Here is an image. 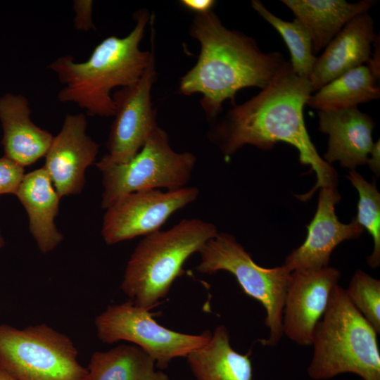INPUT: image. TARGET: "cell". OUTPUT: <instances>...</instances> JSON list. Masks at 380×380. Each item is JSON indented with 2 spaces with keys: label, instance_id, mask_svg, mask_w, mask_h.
I'll return each instance as SVG.
<instances>
[{
  "label": "cell",
  "instance_id": "cell-7",
  "mask_svg": "<svg viewBox=\"0 0 380 380\" xmlns=\"http://www.w3.org/2000/svg\"><path fill=\"white\" fill-rule=\"evenodd\" d=\"M0 366L17 380H85L71 339L45 324H0Z\"/></svg>",
  "mask_w": 380,
  "mask_h": 380
},
{
  "label": "cell",
  "instance_id": "cell-16",
  "mask_svg": "<svg viewBox=\"0 0 380 380\" xmlns=\"http://www.w3.org/2000/svg\"><path fill=\"white\" fill-rule=\"evenodd\" d=\"M318 118L319 131L329 135L323 156L327 163L338 161L350 170L367 163L374 145L372 131L375 126L369 115L354 107L318 111Z\"/></svg>",
  "mask_w": 380,
  "mask_h": 380
},
{
  "label": "cell",
  "instance_id": "cell-3",
  "mask_svg": "<svg viewBox=\"0 0 380 380\" xmlns=\"http://www.w3.org/2000/svg\"><path fill=\"white\" fill-rule=\"evenodd\" d=\"M150 19L146 9L138 11L135 26L127 36L105 38L84 62H75L66 55L51 63L49 68L63 85L58 93V101L76 103L90 116H113L111 91L137 83L154 53L153 37L151 51L139 48Z\"/></svg>",
  "mask_w": 380,
  "mask_h": 380
},
{
  "label": "cell",
  "instance_id": "cell-1",
  "mask_svg": "<svg viewBox=\"0 0 380 380\" xmlns=\"http://www.w3.org/2000/svg\"><path fill=\"white\" fill-rule=\"evenodd\" d=\"M307 78L295 74L289 61L256 96L234 105L211 132V138L225 158L245 145L272 149L281 141L294 146L299 160L317 177L315 186L298 196L309 199L317 189L337 187L338 175L318 153L307 131L303 110L312 94Z\"/></svg>",
  "mask_w": 380,
  "mask_h": 380
},
{
  "label": "cell",
  "instance_id": "cell-28",
  "mask_svg": "<svg viewBox=\"0 0 380 380\" xmlns=\"http://www.w3.org/2000/svg\"><path fill=\"white\" fill-rule=\"evenodd\" d=\"M179 4L186 9L195 12L196 14H203L212 11L216 1L213 0H182Z\"/></svg>",
  "mask_w": 380,
  "mask_h": 380
},
{
  "label": "cell",
  "instance_id": "cell-21",
  "mask_svg": "<svg viewBox=\"0 0 380 380\" xmlns=\"http://www.w3.org/2000/svg\"><path fill=\"white\" fill-rule=\"evenodd\" d=\"M156 367L154 360L141 348L122 343L107 351L94 352L85 380H170Z\"/></svg>",
  "mask_w": 380,
  "mask_h": 380
},
{
  "label": "cell",
  "instance_id": "cell-13",
  "mask_svg": "<svg viewBox=\"0 0 380 380\" xmlns=\"http://www.w3.org/2000/svg\"><path fill=\"white\" fill-rule=\"evenodd\" d=\"M87 127L84 114L66 115L45 155L43 167L61 198L81 194L85 171L96 160L99 145L86 133Z\"/></svg>",
  "mask_w": 380,
  "mask_h": 380
},
{
  "label": "cell",
  "instance_id": "cell-26",
  "mask_svg": "<svg viewBox=\"0 0 380 380\" xmlns=\"http://www.w3.org/2000/svg\"><path fill=\"white\" fill-rule=\"evenodd\" d=\"M24 175L23 166L5 156L0 158V195H15Z\"/></svg>",
  "mask_w": 380,
  "mask_h": 380
},
{
  "label": "cell",
  "instance_id": "cell-30",
  "mask_svg": "<svg viewBox=\"0 0 380 380\" xmlns=\"http://www.w3.org/2000/svg\"><path fill=\"white\" fill-rule=\"evenodd\" d=\"M370 157L368 158L367 164L370 169L379 176L380 172V141L379 139L374 143L371 152Z\"/></svg>",
  "mask_w": 380,
  "mask_h": 380
},
{
  "label": "cell",
  "instance_id": "cell-23",
  "mask_svg": "<svg viewBox=\"0 0 380 380\" xmlns=\"http://www.w3.org/2000/svg\"><path fill=\"white\" fill-rule=\"evenodd\" d=\"M253 8L281 36L289 48L293 72L297 75L310 77L317 57L313 53L312 40L308 28L298 19L286 21L271 13L258 0L251 1Z\"/></svg>",
  "mask_w": 380,
  "mask_h": 380
},
{
  "label": "cell",
  "instance_id": "cell-22",
  "mask_svg": "<svg viewBox=\"0 0 380 380\" xmlns=\"http://www.w3.org/2000/svg\"><path fill=\"white\" fill-rule=\"evenodd\" d=\"M377 79L369 67L362 65L327 83L312 94L307 105L318 111L336 110L357 105L380 96Z\"/></svg>",
  "mask_w": 380,
  "mask_h": 380
},
{
  "label": "cell",
  "instance_id": "cell-18",
  "mask_svg": "<svg viewBox=\"0 0 380 380\" xmlns=\"http://www.w3.org/2000/svg\"><path fill=\"white\" fill-rule=\"evenodd\" d=\"M29 217L30 231L43 253L55 249L63 234L55 224L61 197L44 167L25 174L15 193Z\"/></svg>",
  "mask_w": 380,
  "mask_h": 380
},
{
  "label": "cell",
  "instance_id": "cell-12",
  "mask_svg": "<svg viewBox=\"0 0 380 380\" xmlns=\"http://www.w3.org/2000/svg\"><path fill=\"white\" fill-rule=\"evenodd\" d=\"M340 276L338 270L329 266L291 272L282 315L283 334L290 340L300 346L312 345Z\"/></svg>",
  "mask_w": 380,
  "mask_h": 380
},
{
  "label": "cell",
  "instance_id": "cell-6",
  "mask_svg": "<svg viewBox=\"0 0 380 380\" xmlns=\"http://www.w3.org/2000/svg\"><path fill=\"white\" fill-rule=\"evenodd\" d=\"M198 253V272L209 274L229 272L247 296L262 304L269 336L260 341L265 346L277 345L284 334L283 308L292 272L284 265L272 268L257 265L236 237L225 232H217Z\"/></svg>",
  "mask_w": 380,
  "mask_h": 380
},
{
  "label": "cell",
  "instance_id": "cell-9",
  "mask_svg": "<svg viewBox=\"0 0 380 380\" xmlns=\"http://www.w3.org/2000/svg\"><path fill=\"white\" fill-rule=\"evenodd\" d=\"M149 310L136 306L131 300L109 305L95 319L96 334L103 343L127 341L145 351L160 369L175 358L186 357L205 345L210 331L188 334L159 324Z\"/></svg>",
  "mask_w": 380,
  "mask_h": 380
},
{
  "label": "cell",
  "instance_id": "cell-25",
  "mask_svg": "<svg viewBox=\"0 0 380 380\" xmlns=\"http://www.w3.org/2000/svg\"><path fill=\"white\" fill-rule=\"evenodd\" d=\"M346 293L361 315L380 333V280L357 270L350 279Z\"/></svg>",
  "mask_w": 380,
  "mask_h": 380
},
{
  "label": "cell",
  "instance_id": "cell-4",
  "mask_svg": "<svg viewBox=\"0 0 380 380\" xmlns=\"http://www.w3.org/2000/svg\"><path fill=\"white\" fill-rule=\"evenodd\" d=\"M377 334L338 284L314 331L308 376L327 380L350 373L363 380H380Z\"/></svg>",
  "mask_w": 380,
  "mask_h": 380
},
{
  "label": "cell",
  "instance_id": "cell-17",
  "mask_svg": "<svg viewBox=\"0 0 380 380\" xmlns=\"http://www.w3.org/2000/svg\"><path fill=\"white\" fill-rule=\"evenodd\" d=\"M30 115L29 101L23 95L6 93L0 97L4 156L23 167L45 156L53 138L36 125Z\"/></svg>",
  "mask_w": 380,
  "mask_h": 380
},
{
  "label": "cell",
  "instance_id": "cell-19",
  "mask_svg": "<svg viewBox=\"0 0 380 380\" xmlns=\"http://www.w3.org/2000/svg\"><path fill=\"white\" fill-rule=\"evenodd\" d=\"M309 30L313 53L316 54L331 42L355 16L368 12L376 3L362 0L350 3L345 0H281Z\"/></svg>",
  "mask_w": 380,
  "mask_h": 380
},
{
  "label": "cell",
  "instance_id": "cell-5",
  "mask_svg": "<svg viewBox=\"0 0 380 380\" xmlns=\"http://www.w3.org/2000/svg\"><path fill=\"white\" fill-rule=\"evenodd\" d=\"M217 232L214 224L192 218L145 236L127 264L122 291L136 306L151 310L167 296L186 260Z\"/></svg>",
  "mask_w": 380,
  "mask_h": 380
},
{
  "label": "cell",
  "instance_id": "cell-29",
  "mask_svg": "<svg viewBox=\"0 0 380 380\" xmlns=\"http://www.w3.org/2000/svg\"><path fill=\"white\" fill-rule=\"evenodd\" d=\"M379 34L376 35L374 41V50L372 52L370 58L367 62V66L373 75L379 80L380 77V42Z\"/></svg>",
  "mask_w": 380,
  "mask_h": 380
},
{
  "label": "cell",
  "instance_id": "cell-31",
  "mask_svg": "<svg viewBox=\"0 0 380 380\" xmlns=\"http://www.w3.org/2000/svg\"><path fill=\"white\" fill-rule=\"evenodd\" d=\"M0 380H17L0 366Z\"/></svg>",
  "mask_w": 380,
  "mask_h": 380
},
{
  "label": "cell",
  "instance_id": "cell-11",
  "mask_svg": "<svg viewBox=\"0 0 380 380\" xmlns=\"http://www.w3.org/2000/svg\"><path fill=\"white\" fill-rule=\"evenodd\" d=\"M195 186L167 191H139L127 194L106 208L101 234L108 245L160 230L176 211L194 202L198 196Z\"/></svg>",
  "mask_w": 380,
  "mask_h": 380
},
{
  "label": "cell",
  "instance_id": "cell-24",
  "mask_svg": "<svg viewBox=\"0 0 380 380\" xmlns=\"http://www.w3.org/2000/svg\"><path fill=\"white\" fill-rule=\"evenodd\" d=\"M347 178L359 194L357 213L355 220L372 238L374 247L367 262L372 268L375 269L380 265V194L375 179L373 182H369L355 170H350Z\"/></svg>",
  "mask_w": 380,
  "mask_h": 380
},
{
  "label": "cell",
  "instance_id": "cell-2",
  "mask_svg": "<svg viewBox=\"0 0 380 380\" xmlns=\"http://www.w3.org/2000/svg\"><path fill=\"white\" fill-rule=\"evenodd\" d=\"M201 51L195 65L181 79L179 91L203 95L201 105L209 119L222 111V103L241 89H264L287 63L279 52H263L256 41L227 29L212 11L196 14L190 26Z\"/></svg>",
  "mask_w": 380,
  "mask_h": 380
},
{
  "label": "cell",
  "instance_id": "cell-10",
  "mask_svg": "<svg viewBox=\"0 0 380 380\" xmlns=\"http://www.w3.org/2000/svg\"><path fill=\"white\" fill-rule=\"evenodd\" d=\"M154 53L137 83L112 94L115 110L107 141L108 153L96 163L99 170L125 163L142 148L158 126L151 103V89L156 80Z\"/></svg>",
  "mask_w": 380,
  "mask_h": 380
},
{
  "label": "cell",
  "instance_id": "cell-32",
  "mask_svg": "<svg viewBox=\"0 0 380 380\" xmlns=\"http://www.w3.org/2000/svg\"><path fill=\"white\" fill-rule=\"evenodd\" d=\"M4 243H5V241H4L1 234H0V248H1L4 246Z\"/></svg>",
  "mask_w": 380,
  "mask_h": 380
},
{
  "label": "cell",
  "instance_id": "cell-15",
  "mask_svg": "<svg viewBox=\"0 0 380 380\" xmlns=\"http://www.w3.org/2000/svg\"><path fill=\"white\" fill-rule=\"evenodd\" d=\"M376 35L368 12L350 20L316 58L308 77L312 91L343 74L367 63Z\"/></svg>",
  "mask_w": 380,
  "mask_h": 380
},
{
  "label": "cell",
  "instance_id": "cell-14",
  "mask_svg": "<svg viewBox=\"0 0 380 380\" xmlns=\"http://www.w3.org/2000/svg\"><path fill=\"white\" fill-rule=\"evenodd\" d=\"M337 187L320 188L317 210L308 226L304 242L286 258L284 265L290 271L327 267L334 249L346 240L360 236L364 229L353 218L350 223L341 222L335 213L340 201Z\"/></svg>",
  "mask_w": 380,
  "mask_h": 380
},
{
  "label": "cell",
  "instance_id": "cell-8",
  "mask_svg": "<svg viewBox=\"0 0 380 380\" xmlns=\"http://www.w3.org/2000/svg\"><path fill=\"white\" fill-rule=\"evenodd\" d=\"M196 162L193 153L175 151L167 134L158 126L132 159L100 170L103 188L101 208L106 209L120 198L136 191L185 187Z\"/></svg>",
  "mask_w": 380,
  "mask_h": 380
},
{
  "label": "cell",
  "instance_id": "cell-27",
  "mask_svg": "<svg viewBox=\"0 0 380 380\" xmlns=\"http://www.w3.org/2000/svg\"><path fill=\"white\" fill-rule=\"evenodd\" d=\"M93 1L89 0L74 1L75 26L77 30L89 31L94 28L92 21Z\"/></svg>",
  "mask_w": 380,
  "mask_h": 380
},
{
  "label": "cell",
  "instance_id": "cell-20",
  "mask_svg": "<svg viewBox=\"0 0 380 380\" xmlns=\"http://www.w3.org/2000/svg\"><path fill=\"white\" fill-rule=\"evenodd\" d=\"M251 353L236 351L224 325L217 326L208 342L186 357L196 380H253Z\"/></svg>",
  "mask_w": 380,
  "mask_h": 380
}]
</instances>
